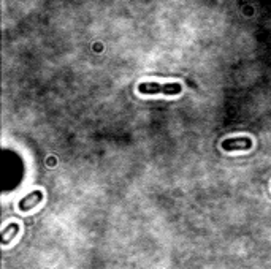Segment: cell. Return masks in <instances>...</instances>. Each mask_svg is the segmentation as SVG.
<instances>
[{
  "instance_id": "cell-3",
  "label": "cell",
  "mask_w": 271,
  "mask_h": 269,
  "mask_svg": "<svg viewBox=\"0 0 271 269\" xmlns=\"http://www.w3.org/2000/svg\"><path fill=\"white\" fill-rule=\"evenodd\" d=\"M43 200V193L40 192V190H35V192H32L29 195H26L21 201H19V211H22V213H26V211H30V209H34L38 203H42Z\"/></svg>"
},
{
  "instance_id": "cell-4",
  "label": "cell",
  "mask_w": 271,
  "mask_h": 269,
  "mask_svg": "<svg viewBox=\"0 0 271 269\" xmlns=\"http://www.w3.org/2000/svg\"><path fill=\"white\" fill-rule=\"evenodd\" d=\"M19 231V225L18 223H8L5 228H3V231H2V244L3 246H6L8 242L13 241L14 239V236L18 234Z\"/></svg>"
},
{
  "instance_id": "cell-1",
  "label": "cell",
  "mask_w": 271,
  "mask_h": 269,
  "mask_svg": "<svg viewBox=\"0 0 271 269\" xmlns=\"http://www.w3.org/2000/svg\"><path fill=\"white\" fill-rule=\"evenodd\" d=\"M138 91L141 94H166V95H176L181 92V84L170 83V84H157V83H143L138 86Z\"/></svg>"
},
{
  "instance_id": "cell-2",
  "label": "cell",
  "mask_w": 271,
  "mask_h": 269,
  "mask_svg": "<svg viewBox=\"0 0 271 269\" xmlns=\"http://www.w3.org/2000/svg\"><path fill=\"white\" fill-rule=\"evenodd\" d=\"M252 140L248 136H238V138H228V140L222 141V149L227 152L233 151H248L252 148Z\"/></svg>"
}]
</instances>
